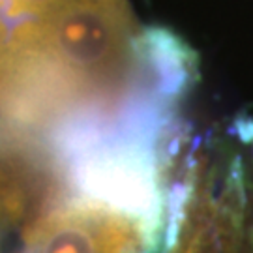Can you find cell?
Listing matches in <instances>:
<instances>
[{"label": "cell", "instance_id": "6da1fadb", "mask_svg": "<svg viewBox=\"0 0 253 253\" xmlns=\"http://www.w3.org/2000/svg\"><path fill=\"white\" fill-rule=\"evenodd\" d=\"M150 137L127 129L100 133L68 154L66 171L83 199L133 217L156 244L162 193Z\"/></svg>", "mask_w": 253, "mask_h": 253}, {"label": "cell", "instance_id": "3957f363", "mask_svg": "<svg viewBox=\"0 0 253 253\" xmlns=\"http://www.w3.org/2000/svg\"><path fill=\"white\" fill-rule=\"evenodd\" d=\"M195 188L174 219V236H167V253H250L236 186H227L217 199L201 184Z\"/></svg>", "mask_w": 253, "mask_h": 253}, {"label": "cell", "instance_id": "7a4b0ae2", "mask_svg": "<svg viewBox=\"0 0 253 253\" xmlns=\"http://www.w3.org/2000/svg\"><path fill=\"white\" fill-rule=\"evenodd\" d=\"M23 240V253H145L156 246L133 217L83 197L38 217Z\"/></svg>", "mask_w": 253, "mask_h": 253}]
</instances>
